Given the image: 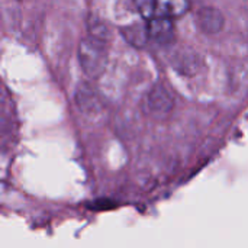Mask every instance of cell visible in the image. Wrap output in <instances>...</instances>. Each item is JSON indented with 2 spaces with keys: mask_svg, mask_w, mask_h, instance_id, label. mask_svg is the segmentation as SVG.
<instances>
[{
  "mask_svg": "<svg viewBox=\"0 0 248 248\" xmlns=\"http://www.w3.org/2000/svg\"><path fill=\"white\" fill-rule=\"evenodd\" d=\"M108 39L90 35L83 38L78 45V61L84 74L99 78L108 64Z\"/></svg>",
  "mask_w": 248,
  "mask_h": 248,
  "instance_id": "obj_1",
  "label": "cell"
},
{
  "mask_svg": "<svg viewBox=\"0 0 248 248\" xmlns=\"http://www.w3.org/2000/svg\"><path fill=\"white\" fill-rule=\"evenodd\" d=\"M174 106V99L170 90L164 84H155L147 97V109L153 116L164 118L171 112Z\"/></svg>",
  "mask_w": 248,
  "mask_h": 248,
  "instance_id": "obj_2",
  "label": "cell"
},
{
  "mask_svg": "<svg viewBox=\"0 0 248 248\" xmlns=\"http://www.w3.org/2000/svg\"><path fill=\"white\" fill-rule=\"evenodd\" d=\"M148 32L150 39L160 45H169L176 38V29L173 25L171 17L164 15H155L148 20Z\"/></svg>",
  "mask_w": 248,
  "mask_h": 248,
  "instance_id": "obj_3",
  "label": "cell"
},
{
  "mask_svg": "<svg viewBox=\"0 0 248 248\" xmlns=\"http://www.w3.org/2000/svg\"><path fill=\"white\" fill-rule=\"evenodd\" d=\"M196 22L202 32L208 35H217L224 29L225 17L219 9L212 6H205L199 9L196 15Z\"/></svg>",
  "mask_w": 248,
  "mask_h": 248,
  "instance_id": "obj_4",
  "label": "cell"
},
{
  "mask_svg": "<svg viewBox=\"0 0 248 248\" xmlns=\"http://www.w3.org/2000/svg\"><path fill=\"white\" fill-rule=\"evenodd\" d=\"M124 38L134 46L141 48L147 44L150 39V32H148V25L144 23H132L121 29Z\"/></svg>",
  "mask_w": 248,
  "mask_h": 248,
  "instance_id": "obj_5",
  "label": "cell"
},
{
  "mask_svg": "<svg viewBox=\"0 0 248 248\" xmlns=\"http://www.w3.org/2000/svg\"><path fill=\"white\" fill-rule=\"evenodd\" d=\"M190 9L189 0H157V15L180 17Z\"/></svg>",
  "mask_w": 248,
  "mask_h": 248,
  "instance_id": "obj_6",
  "label": "cell"
},
{
  "mask_svg": "<svg viewBox=\"0 0 248 248\" xmlns=\"http://www.w3.org/2000/svg\"><path fill=\"white\" fill-rule=\"evenodd\" d=\"M76 102L80 108V110L84 112H93L97 108V96L96 93L86 87V84H83V87H78V92L76 94Z\"/></svg>",
  "mask_w": 248,
  "mask_h": 248,
  "instance_id": "obj_7",
  "label": "cell"
},
{
  "mask_svg": "<svg viewBox=\"0 0 248 248\" xmlns=\"http://www.w3.org/2000/svg\"><path fill=\"white\" fill-rule=\"evenodd\" d=\"M134 4L138 13L147 20L157 15V0H134Z\"/></svg>",
  "mask_w": 248,
  "mask_h": 248,
  "instance_id": "obj_8",
  "label": "cell"
}]
</instances>
